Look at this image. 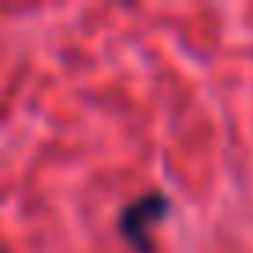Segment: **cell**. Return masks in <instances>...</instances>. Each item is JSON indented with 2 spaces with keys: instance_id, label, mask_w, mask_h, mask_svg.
<instances>
[{
  "instance_id": "1",
  "label": "cell",
  "mask_w": 253,
  "mask_h": 253,
  "mask_svg": "<svg viewBox=\"0 0 253 253\" xmlns=\"http://www.w3.org/2000/svg\"><path fill=\"white\" fill-rule=\"evenodd\" d=\"M168 212H171V201H168L160 190L142 194L138 201H130V205L119 212V231H123V238L130 242V250L134 253H153V227H157Z\"/></svg>"
}]
</instances>
